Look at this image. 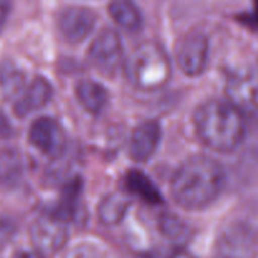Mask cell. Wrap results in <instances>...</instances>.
<instances>
[{
  "mask_svg": "<svg viewBox=\"0 0 258 258\" xmlns=\"http://www.w3.org/2000/svg\"><path fill=\"white\" fill-rule=\"evenodd\" d=\"M224 173L221 165L204 155L188 159L175 171L171 193L179 206L189 211H201L211 206L221 194Z\"/></svg>",
  "mask_w": 258,
  "mask_h": 258,
  "instance_id": "1",
  "label": "cell"
},
{
  "mask_svg": "<svg viewBox=\"0 0 258 258\" xmlns=\"http://www.w3.org/2000/svg\"><path fill=\"white\" fill-rule=\"evenodd\" d=\"M194 126L199 139L208 148L229 153L238 148L246 135L243 113L231 102L211 100L198 107Z\"/></svg>",
  "mask_w": 258,
  "mask_h": 258,
  "instance_id": "2",
  "label": "cell"
},
{
  "mask_svg": "<svg viewBox=\"0 0 258 258\" xmlns=\"http://www.w3.org/2000/svg\"><path fill=\"white\" fill-rule=\"evenodd\" d=\"M130 82L143 91L163 88L171 78V62L159 43L146 40L133 49L125 60Z\"/></svg>",
  "mask_w": 258,
  "mask_h": 258,
  "instance_id": "3",
  "label": "cell"
},
{
  "mask_svg": "<svg viewBox=\"0 0 258 258\" xmlns=\"http://www.w3.org/2000/svg\"><path fill=\"white\" fill-rule=\"evenodd\" d=\"M229 102L243 115L258 120V66L241 68L227 80Z\"/></svg>",
  "mask_w": 258,
  "mask_h": 258,
  "instance_id": "4",
  "label": "cell"
},
{
  "mask_svg": "<svg viewBox=\"0 0 258 258\" xmlns=\"http://www.w3.org/2000/svg\"><path fill=\"white\" fill-rule=\"evenodd\" d=\"M33 244L40 256H53L66 244L68 238L67 222L48 212L37 218L30 228Z\"/></svg>",
  "mask_w": 258,
  "mask_h": 258,
  "instance_id": "5",
  "label": "cell"
},
{
  "mask_svg": "<svg viewBox=\"0 0 258 258\" xmlns=\"http://www.w3.org/2000/svg\"><path fill=\"white\" fill-rule=\"evenodd\" d=\"M90 60L105 75H113L122 63V43L118 33L113 29H103L93 39L88 50Z\"/></svg>",
  "mask_w": 258,
  "mask_h": 258,
  "instance_id": "6",
  "label": "cell"
},
{
  "mask_svg": "<svg viewBox=\"0 0 258 258\" xmlns=\"http://www.w3.org/2000/svg\"><path fill=\"white\" fill-rule=\"evenodd\" d=\"M209 42L202 32H190L184 35L176 48V59L183 72L188 76H198L208 62Z\"/></svg>",
  "mask_w": 258,
  "mask_h": 258,
  "instance_id": "7",
  "label": "cell"
},
{
  "mask_svg": "<svg viewBox=\"0 0 258 258\" xmlns=\"http://www.w3.org/2000/svg\"><path fill=\"white\" fill-rule=\"evenodd\" d=\"M96 13L86 7H68L62 10L58 20V27L62 37L68 43L77 44L83 42L96 25Z\"/></svg>",
  "mask_w": 258,
  "mask_h": 258,
  "instance_id": "8",
  "label": "cell"
},
{
  "mask_svg": "<svg viewBox=\"0 0 258 258\" xmlns=\"http://www.w3.org/2000/svg\"><path fill=\"white\" fill-rule=\"evenodd\" d=\"M29 140L38 150L53 158L59 156L64 150V133L59 123L50 117H40L33 122L29 130Z\"/></svg>",
  "mask_w": 258,
  "mask_h": 258,
  "instance_id": "9",
  "label": "cell"
},
{
  "mask_svg": "<svg viewBox=\"0 0 258 258\" xmlns=\"http://www.w3.org/2000/svg\"><path fill=\"white\" fill-rule=\"evenodd\" d=\"M161 139V128L156 121H145L133 131L130 138V155L144 163L154 155Z\"/></svg>",
  "mask_w": 258,
  "mask_h": 258,
  "instance_id": "10",
  "label": "cell"
},
{
  "mask_svg": "<svg viewBox=\"0 0 258 258\" xmlns=\"http://www.w3.org/2000/svg\"><path fill=\"white\" fill-rule=\"evenodd\" d=\"M53 90L45 78L37 77L24 88L20 97L14 102V112L19 117L29 115L30 112L44 107L50 101Z\"/></svg>",
  "mask_w": 258,
  "mask_h": 258,
  "instance_id": "11",
  "label": "cell"
},
{
  "mask_svg": "<svg viewBox=\"0 0 258 258\" xmlns=\"http://www.w3.org/2000/svg\"><path fill=\"white\" fill-rule=\"evenodd\" d=\"M254 239L251 232L243 227H233L224 233L221 241L223 258H253Z\"/></svg>",
  "mask_w": 258,
  "mask_h": 258,
  "instance_id": "12",
  "label": "cell"
},
{
  "mask_svg": "<svg viewBox=\"0 0 258 258\" xmlns=\"http://www.w3.org/2000/svg\"><path fill=\"white\" fill-rule=\"evenodd\" d=\"M76 96L82 107L90 113L97 115L105 108L108 95L100 83L91 80L80 81L76 86Z\"/></svg>",
  "mask_w": 258,
  "mask_h": 258,
  "instance_id": "13",
  "label": "cell"
},
{
  "mask_svg": "<svg viewBox=\"0 0 258 258\" xmlns=\"http://www.w3.org/2000/svg\"><path fill=\"white\" fill-rule=\"evenodd\" d=\"M108 13L117 25L127 32H138L143 25V15L133 0H111Z\"/></svg>",
  "mask_w": 258,
  "mask_h": 258,
  "instance_id": "14",
  "label": "cell"
},
{
  "mask_svg": "<svg viewBox=\"0 0 258 258\" xmlns=\"http://www.w3.org/2000/svg\"><path fill=\"white\" fill-rule=\"evenodd\" d=\"M130 201L123 193L108 194L98 207V217L105 226H116L120 223L127 212Z\"/></svg>",
  "mask_w": 258,
  "mask_h": 258,
  "instance_id": "15",
  "label": "cell"
},
{
  "mask_svg": "<svg viewBox=\"0 0 258 258\" xmlns=\"http://www.w3.org/2000/svg\"><path fill=\"white\" fill-rule=\"evenodd\" d=\"M23 165L22 155L14 149H4L0 151V183L7 188L18 185L22 180Z\"/></svg>",
  "mask_w": 258,
  "mask_h": 258,
  "instance_id": "16",
  "label": "cell"
},
{
  "mask_svg": "<svg viewBox=\"0 0 258 258\" xmlns=\"http://www.w3.org/2000/svg\"><path fill=\"white\" fill-rule=\"evenodd\" d=\"M126 188L135 196L140 197L143 201L149 204H160L163 197L159 193L158 188L154 185L153 181L144 173L139 170L128 171L125 178Z\"/></svg>",
  "mask_w": 258,
  "mask_h": 258,
  "instance_id": "17",
  "label": "cell"
},
{
  "mask_svg": "<svg viewBox=\"0 0 258 258\" xmlns=\"http://www.w3.org/2000/svg\"><path fill=\"white\" fill-rule=\"evenodd\" d=\"M24 75L13 66L0 67V102L15 100L24 91Z\"/></svg>",
  "mask_w": 258,
  "mask_h": 258,
  "instance_id": "18",
  "label": "cell"
},
{
  "mask_svg": "<svg viewBox=\"0 0 258 258\" xmlns=\"http://www.w3.org/2000/svg\"><path fill=\"white\" fill-rule=\"evenodd\" d=\"M159 226H160L161 233L166 238L176 243H184L190 237V229L188 228V226L173 214H165L161 217Z\"/></svg>",
  "mask_w": 258,
  "mask_h": 258,
  "instance_id": "19",
  "label": "cell"
},
{
  "mask_svg": "<svg viewBox=\"0 0 258 258\" xmlns=\"http://www.w3.org/2000/svg\"><path fill=\"white\" fill-rule=\"evenodd\" d=\"M239 22H242L244 25L252 28V29H258V0H254L251 12L239 15Z\"/></svg>",
  "mask_w": 258,
  "mask_h": 258,
  "instance_id": "20",
  "label": "cell"
},
{
  "mask_svg": "<svg viewBox=\"0 0 258 258\" xmlns=\"http://www.w3.org/2000/svg\"><path fill=\"white\" fill-rule=\"evenodd\" d=\"M12 9V0H0V29L5 24Z\"/></svg>",
  "mask_w": 258,
  "mask_h": 258,
  "instance_id": "21",
  "label": "cell"
},
{
  "mask_svg": "<svg viewBox=\"0 0 258 258\" xmlns=\"http://www.w3.org/2000/svg\"><path fill=\"white\" fill-rule=\"evenodd\" d=\"M145 258H178V256L173 251H154Z\"/></svg>",
  "mask_w": 258,
  "mask_h": 258,
  "instance_id": "22",
  "label": "cell"
},
{
  "mask_svg": "<svg viewBox=\"0 0 258 258\" xmlns=\"http://www.w3.org/2000/svg\"><path fill=\"white\" fill-rule=\"evenodd\" d=\"M10 232H12V228L9 227V224L2 222V223H0V239L7 238L10 234Z\"/></svg>",
  "mask_w": 258,
  "mask_h": 258,
  "instance_id": "23",
  "label": "cell"
},
{
  "mask_svg": "<svg viewBox=\"0 0 258 258\" xmlns=\"http://www.w3.org/2000/svg\"><path fill=\"white\" fill-rule=\"evenodd\" d=\"M39 253H37V252H25V251H22V252H18L17 254H15L13 258H40Z\"/></svg>",
  "mask_w": 258,
  "mask_h": 258,
  "instance_id": "24",
  "label": "cell"
}]
</instances>
